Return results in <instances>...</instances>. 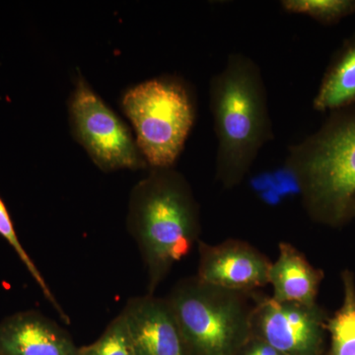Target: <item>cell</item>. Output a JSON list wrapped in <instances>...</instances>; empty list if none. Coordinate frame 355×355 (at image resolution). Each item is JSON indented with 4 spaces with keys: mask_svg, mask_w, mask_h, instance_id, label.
I'll return each instance as SVG.
<instances>
[{
    "mask_svg": "<svg viewBox=\"0 0 355 355\" xmlns=\"http://www.w3.org/2000/svg\"><path fill=\"white\" fill-rule=\"evenodd\" d=\"M209 104L217 137L216 179L230 190L244 181L273 139L260 67L244 53H231L210 81Z\"/></svg>",
    "mask_w": 355,
    "mask_h": 355,
    "instance_id": "6da1fadb",
    "label": "cell"
},
{
    "mask_svg": "<svg viewBox=\"0 0 355 355\" xmlns=\"http://www.w3.org/2000/svg\"><path fill=\"white\" fill-rule=\"evenodd\" d=\"M128 225L146 263L153 294L200 235V207L183 175L174 168H150L130 193Z\"/></svg>",
    "mask_w": 355,
    "mask_h": 355,
    "instance_id": "7a4b0ae2",
    "label": "cell"
},
{
    "mask_svg": "<svg viewBox=\"0 0 355 355\" xmlns=\"http://www.w3.org/2000/svg\"><path fill=\"white\" fill-rule=\"evenodd\" d=\"M284 166L297 179L308 214L338 225L355 209V110L336 111L316 132L289 146Z\"/></svg>",
    "mask_w": 355,
    "mask_h": 355,
    "instance_id": "3957f363",
    "label": "cell"
},
{
    "mask_svg": "<svg viewBox=\"0 0 355 355\" xmlns=\"http://www.w3.org/2000/svg\"><path fill=\"white\" fill-rule=\"evenodd\" d=\"M121 107L147 165L173 168L197 118V99L190 84L176 76L154 77L128 88Z\"/></svg>",
    "mask_w": 355,
    "mask_h": 355,
    "instance_id": "277c9868",
    "label": "cell"
},
{
    "mask_svg": "<svg viewBox=\"0 0 355 355\" xmlns=\"http://www.w3.org/2000/svg\"><path fill=\"white\" fill-rule=\"evenodd\" d=\"M244 292L189 279L168 302L177 318L189 355H239L252 338V313Z\"/></svg>",
    "mask_w": 355,
    "mask_h": 355,
    "instance_id": "5b68a950",
    "label": "cell"
},
{
    "mask_svg": "<svg viewBox=\"0 0 355 355\" xmlns=\"http://www.w3.org/2000/svg\"><path fill=\"white\" fill-rule=\"evenodd\" d=\"M72 135L103 172L148 167L127 123L93 90L80 72L69 101Z\"/></svg>",
    "mask_w": 355,
    "mask_h": 355,
    "instance_id": "8992f818",
    "label": "cell"
},
{
    "mask_svg": "<svg viewBox=\"0 0 355 355\" xmlns=\"http://www.w3.org/2000/svg\"><path fill=\"white\" fill-rule=\"evenodd\" d=\"M327 323L326 314L317 304L259 297L252 313V336L282 355H321Z\"/></svg>",
    "mask_w": 355,
    "mask_h": 355,
    "instance_id": "52a82bcc",
    "label": "cell"
},
{
    "mask_svg": "<svg viewBox=\"0 0 355 355\" xmlns=\"http://www.w3.org/2000/svg\"><path fill=\"white\" fill-rule=\"evenodd\" d=\"M198 251L197 279L203 284L244 293L268 284L272 261L249 243L229 239L209 245L200 241Z\"/></svg>",
    "mask_w": 355,
    "mask_h": 355,
    "instance_id": "ba28073f",
    "label": "cell"
},
{
    "mask_svg": "<svg viewBox=\"0 0 355 355\" xmlns=\"http://www.w3.org/2000/svg\"><path fill=\"white\" fill-rule=\"evenodd\" d=\"M135 355H189L183 334L168 300L132 299L123 311Z\"/></svg>",
    "mask_w": 355,
    "mask_h": 355,
    "instance_id": "9c48e42d",
    "label": "cell"
},
{
    "mask_svg": "<svg viewBox=\"0 0 355 355\" xmlns=\"http://www.w3.org/2000/svg\"><path fill=\"white\" fill-rule=\"evenodd\" d=\"M0 355H78V347L55 322L27 311L0 322Z\"/></svg>",
    "mask_w": 355,
    "mask_h": 355,
    "instance_id": "30bf717a",
    "label": "cell"
},
{
    "mask_svg": "<svg viewBox=\"0 0 355 355\" xmlns=\"http://www.w3.org/2000/svg\"><path fill=\"white\" fill-rule=\"evenodd\" d=\"M279 258L272 263L268 284L272 286V297L279 302L317 304L322 270L311 265L304 254L289 243H280Z\"/></svg>",
    "mask_w": 355,
    "mask_h": 355,
    "instance_id": "8fae6325",
    "label": "cell"
},
{
    "mask_svg": "<svg viewBox=\"0 0 355 355\" xmlns=\"http://www.w3.org/2000/svg\"><path fill=\"white\" fill-rule=\"evenodd\" d=\"M355 103V41L331 64L315 96L316 111H340Z\"/></svg>",
    "mask_w": 355,
    "mask_h": 355,
    "instance_id": "7c38bea8",
    "label": "cell"
},
{
    "mask_svg": "<svg viewBox=\"0 0 355 355\" xmlns=\"http://www.w3.org/2000/svg\"><path fill=\"white\" fill-rule=\"evenodd\" d=\"M343 300L340 309L328 319L330 355H355V280L349 270L342 275Z\"/></svg>",
    "mask_w": 355,
    "mask_h": 355,
    "instance_id": "4fadbf2b",
    "label": "cell"
},
{
    "mask_svg": "<svg viewBox=\"0 0 355 355\" xmlns=\"http://www.w3.org/2000/svg\"><path fill=\"white\" fill-rule=\"evenodd\" d=\"M0 236H2L6 240L7 243L15 251V253L17 254L18 258L24 263L28 272H29L33 279H34L36 284L41 288L42 292H43L44 298L57 310L58 314L62 318V321L64 323L69 324V317L67 316L64 311L58 304L57 299H55L53 292L51 291L50 287H49L48 284L44 280L41 272H40L37 266L35 265L31 257L27 254L24 247L21 244L15 228H14L13 222L11 220L10 216H9L8 210H7L6 203L3 202L1 198H0Z\"/></svg>",
    "mask_w": 355,
    "mask_h": 355,
    "instance_id": "5bb4252c",
    "label": "cell"
},
{
    "mask_svg": "<svg viewBox=\"0 0 355 355\" xmlns=\"http://www.w3.org/2000/svg\"><path fill=\"white\" fill-rule=\"evenodd\" d=\"M280 6L287 13L309 16L324 24L355 12L354 0H284Z\"/></svg>",
    "mask_w": 355,
    "mask_h": 355,
    "instance_id": "9a60e30c",
    "label": "cell"
},
{
    "mask_svg": "<svg viewBox=\"0 0 355 355\" xmlns=\"http://www.w3.org/2000/svg\"><path fill=\"white\" fill-rule=\"evenodd\" d=\"M78 355H135L123 313L111 322L96 342L79 347Z\"/></svg>",
    "mask_w": 355,
    "mask_h": 355,
    "instance_id": "2e32d148",
    "label": "cell"
},
{
    "mask_svg": "<svg viewBox=\"0 0 355 355\" xmlns=\"http://www.w3.org/2000/svg\"><path fill=\"white\" fill-rule=\"evenodd\" d=\"M239 355H282L270 345L252 336Z\"/></svg>",
    "mask_w": 355,
    "mask_h": 355,
    "instance_id": "e0dca14e",
    "label": "cell"
},
{
    "mask_svg": "<svg viewBox=\"0 0 355 355\" xmlns=\"http://www.w3.org/2000/svg\"><path fill=\"white\" fill-rule=\"evenodd\" d=\"M252 190L260 193L272 189L275 187V181L272 173H260L254 178H252L251 182Z\"/></svg>",
    "mask_w": 355,
    "mask_h": 355,
    "instance_id": "ac0fdd59",
    "label": "cell"
},
{
    "mask_svg": "<svg viewBox=\"0 0 355 355\" xmlns=\"http://www.w3.org/2000/svg\"><path fill=\"white\" fill-rule=\"evenodd\" d=\"M260 198L263 202L268 203L270 205H279L282 200H284V198L273 188L260 193Z\"/></svg>",
    "mask_w": 355,
    "mask_h": 355,
    "instance_id": "d6986e66",
    "label": "cell"
},
{
    "mask_svg": "<svg viewBox=\"0 0 355 355\" xmlns=\"http://www.w3.org/2000/svg\"><path fill=\"white\" fill-rule=\"evenodd\" d=\"M354 214H355V209H354Z\"/></svg>",
    "mask_w": 355,
    "mask_h": 355,
    "instance_id": "ffe728a7",
    "label": "cell"
}]
</instances>
